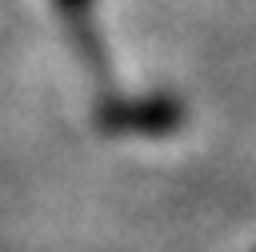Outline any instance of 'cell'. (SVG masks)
<instances>
[{"label": "cell", "mask_w": 256, "mask_h": 252, "mask_svg": "<svg viewBox=\"0 0 256 252\" xmlns=\"http://www.w3.org/2000/svg\"><path fill=\"white\" fill-rule=\"evenodd\" d=\"M180 124V108L172 100H148V104H116L104 112L108 132H168Z\"/></svg>", "instance_id": "6da1fadb"}, {"label": "cell", "mask_w": 256, "mask_h": 252, "mask_svg": "<svg viewBox=\"0 0 256 252\" xmlns=\"http://www.w3.org/2000/svg\"><path fill=\"white\" fill-rule=\"evenodd\" d=\"M60 8H64V16H72V20H80L84 16V8H88V0H56Z\"/></svg>", "instance_id": "7a4b0ae2"}]
</instances>
